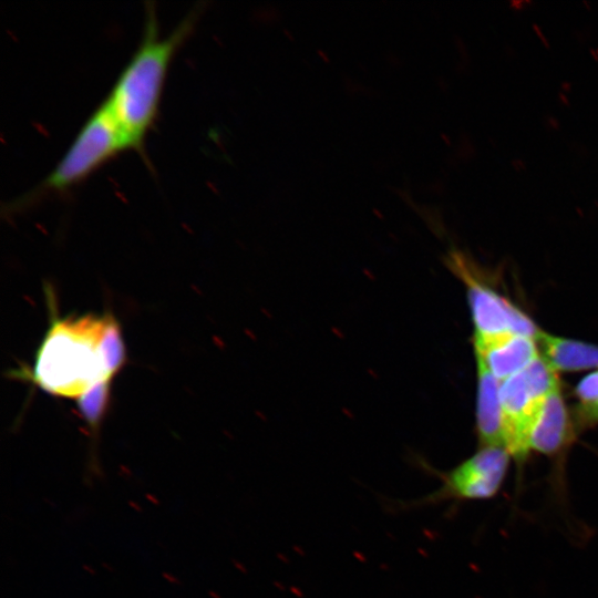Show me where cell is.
<instances>
[{"instance_id": "obj_3", "label": "cell", "mask_w": 598, "mask_h": 598, "mask_svg": "<svg viewBox=\"0 0 598 598\" xmlns=\"http://www.w3.org/2000/svg\"><path fill=\"white\" fill-rule=\"evenodd\" d=\"M511 458L505 448L478 447L470 457L442 472L427 464L425 460L415 457L419 467L437 477L441 484L436 489L417 498H388L384 506L389 512L402 513L445 503H451L455 507L465 502L491 499L504 485Z\"/></svg>"}, {"instance_id": "obj_6", "label": "cell", "mask_w": 598, "mask_h": 598, "mask_svg": "<svg viewBox=\"0 0 598 598\" xmlns=\"http://www.w3.org/2000/svg\"><path fill=\"white\" fill-rule=\"evenodd\" d=\"M574 439V423L559 388L547 395L534 413L526 432L525 446L528 455L536 452L557 462L556 473L550 481L551 491L557 501L564 503L567 487L560 463Z\"/></svg>"}, {"instance_id": "obj_9", "label": "cell", "mask_w": 598, "mask_h": 598, "mask_svg": "<svg viewBox=\"0 0 598 598\" xmlns=\"http://www.w3.org/2000/svg\"><path fill=\"white\" fill-rule=\"evenodd\" d=\"M536 341L540 357L557 373L598 370V344L554 336L543 330Z\"/></svg>"}, {"instance_id": "obj_5", "label": "cell", "mask_w": 598, "mask_h": 598, "mask_svg": "<svg viewBox=\"0 0 598 598\" xmlns=\"http://www.w3.org/2000/svg\"><path fill=\"white\" fill-rule=\"evenodd\" d=\"M444 260L466 287L474 326L473 340H489L508 333L537 339L540 329L514 303L476 277L468 256L458 249H451Z\"/></svg>"}, {"instance_id": "obj_2", "label": "cell", "mask_w": 598, "mask_h": 598, "mask_svg": "<svg viewBox=\"0 0 598 598\" xmlns=\"http://www.w3.org/2000/svg\"><path fill=\"white\" fill-rule=\"evenodd\" d=\"M202 11L195 8L167 35H161L154 8H146L142 41L105 99L126 150L143 148L158 113L171 62L193 33Z\"/></svg>"}, {"instance_id": "obj_11", "label": "cell", "mask_w": 598, "mask_h": 598, "mask_svg": "<svg viewBox=\"0 0 598 598\" xmlns=\"http://www.w3.org/2000/svg\"><path fill=\"white\" fill-rule=\"evenodd\" d=\"M580 425H594L598 423V402L586 409H578Z\"/></svg>"}, {"instance_id": "obj_8", "label": "cell", "mask_w": 598, "mask_h": 598, "mask_svg": "<svg viewBox=\"0 0 598 598\" xmlns=\"http://www.w3.org/2000/svg\"><path fill=\"white\" fill-rule=\"evenodd\" d=\"M476 434L478 447L505 448L499 401L501 382L476 359Z\"/></svg>"}, {"instance_id": "obj_4", "label": "cell", "mask_w": 598, "mask_h": 598, "mask_svg": "<svg viewBox=\"0 0 598 598\" xmlns=\"http://www.w3.org/2000/svg\"><path fill=\"white\" fill-rule=\"evenodd\" d=\"M124 150L126 146L122 133L104 100L83 124L51 173L13 204L24 206L48 195L69 192Z\"/></svg>"}, {"instance_id": "obj_7", "label": "cell", "mask_w": 598, "mask_h": 598, "mask_svg": "<svg viewBox=\"0 0 598 598\" xmlns=\"http://www.w3.org/2000/svg\"><path fill=\"white\" fill-rule=\"evenodd\" d=\"M475 358L481 360L489 372L504 381L525 370L540 353L536 339L508 333L489 340H473Z\"/></svg>"}, {"instance_id": "obj_1", "label": "cell", "mask_w": 598, "mask_h": 598, "mask_svg": "<svg viewBox=\"0 0 598 598\" xmlns=\"http://www.w3.org/2000/svg\"><path fill=\"white\" fill-rule=\"evenodd\" d=\"M124 362L121 329L111 315L55 319L38 352L33 381L52 394L78 399L111 381Z\"/></svg>"}, {"instance_id": "obj_10", "label": "cell", "mask_w": 598, "mask_h": 598, "mask_svg": "<svg viewBox=\"0 0 598 598\" xmlns=\"http://www.w3.org/2000/svg\"><path fill=\"white\" fill-rule=\"evenodd\" d=\"M110 381L95 384L81 394L76 401L81 416L92 429H96L107 408Z\"/></svg>"}]
</instances>
